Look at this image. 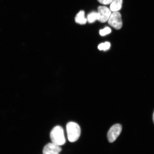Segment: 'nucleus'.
Here are the masks:
<instances>
[{"label": "nucleus", "instance_id": "nucleus-1", "mask_svg": "<svg viewBox=\"0 0 154 154\" xmlns=\"http://www.w3.org/2000/svg\"><path fill=\"white\" fill-rule=\"evenodd\" d=\"M52 143L59 146L63 145L66 142L64 131L62 127L57 126L54 128L50 133Z\"/></svg>", "mask_w": 154, "mask_h": 154}, {"label": "nucleus", "instance_id": "nucleus-2", "mask_svg": "<svg viewBox=\"0 0 154 154\" xmlns=\"http://www.w3.org/2000/svg\"><path fill=\"white\" fill-rule=\"evenodd\" d=\"M67 138L71 142H76L79 138L81 134V128L77 123L70 122L66 125Z\"/></svg>", "mask_w": 154, "mask_h": 154}, {"label": "nucleus", "instance_id": "nucleus-3", "mask_svg": "<svg viewBox=\"0 0 154 154\" xmlns=\"http://www.w3.org/2000/svg\"><path fill=\"white\" fill-rule=\"evenodd\" d=\"M107 21L108 24L116 29H120L122 27V21L121 15L119 11H115L111 13Z\"/></svg>", "mask_w": 154, "mask_h": 154}, {"label": "nucleus", "instance_id": "nucleus-4", "mask_svg": "<svg viewBox=\"0 0 154 154\" xmlns=\"http://www.w3.org/2000/svg\"><path fill=\"white\" fill-rule=\"evenodd\" d=\"M122 130L121 125L119 124L113 125L109 129L107 134L108 140L110 143H112L120 135Z\"/></svg>", "mask_w": 154, "mask_h": 154}, {"label": "nucleus", "instance_id": "nucleus-5", "mask_svg": "<svg viewBox=\"0 0 154 154\" xmlns=\"http://www.w3.org/2000/svg\"><path fill=\"white\" fill-rule=\"evenodd\" d=\"M97 10L99 16L98 20L102 23L106 22L111 14L110 9L106 7L99 6L98 7Z\"/></svg>", "mask_w": 154, "mask_h": 154}, {"label": "nucleus", "instance_id": "nucleus-6", "mask_svg": "<svg viewBox=\"0 0 154 154\" xmlns=\"http://www.w3.org/2000/svg\"><path fill=\"white\" fill-rule=\"evenodd\" d=\"M62 150L60 146L56 145L53 143H50L44 148L43 154H59Z\"/></svg>", "mask_w": 154, "mask_h": 154}, {"label": "nucleus", "instance_id": "nucleus-7", "mask_svg": "<svg viewBox=\"0 0 154 154\" xmlns=\"http://www.w3.org/2000/svg\"><path fill=\"white\" fill-rule=\"evenodd\" d=\"M75 21L77 23L81 25L85 24L87 22V19L85 17V12L83 11H81L77 14Z\"/></svg>", "mask_w": 154, "mask_h": 154}, {"label": "nucleus", "instance_id": "nucleus-8", "mask_svg": "<svg viewBox=\"0 0 154 154\" xmlns=\"http://www.w3.org/2000/svg\"><path fill=\"white\" fill-rule=\"evenodd\" d=\"M123 0H113L111 3L110 9L113 12L118 11L122 8Z\"/></svg>", "mask_w": 154, "mask_h": 154}, {"label": "nucleus", "instance_id": "nucleus-9", "mask_svg": "<svg viewBox=\"0 0 154 154\" xmlns=\"http://www.w3.org/2000/svg\"><path fill=\"white\" fill-rule=\"evenodd\" d=\"M99 14L98 12H92L88 14L87 16V21L88 22L91 23L95 22L96 20H99Z\"/></svg>", "mask_w": 154, "mask_h": 154}, {"label": "nucleus", "instance_id": "nucleus-10", "mask_svg": "<svg viewBox=\"0 0 154 154\" xmlns=\"http://www.w3.org/2000/svg\"><path fill=\"white\" fill-rule=\"evenodd\" d=\"M111 44L109 42H106L104 43L100 44L98 46V49L100 51H107L110 48Z\"/></svg>", "mask_w": 154, "mask_h": 154}, {"label": "nucleus", "instance_id": "nucleus-11", "mask_svg": "<svg viewBox=\"0 0 154 154\" xmlns=\"http://www.w3.org/2000/svg\"><path fill=\"white\" fill-rule=\"evenodd\" d=\"M111 32V29L108 27H106L100 31V34L101 36H104L110 33Z\"/></svg>", "mask_w": 154, "mask_h": 154}, {"label": "nucleus", "instance_id": "nucleus-12", "mask_svg": "<svg viewBox=\"0 0 154 154\" xmlns=\"http://www.w3.org/2000/svg\"><path fill=\"white\" fill-rule=\"evenodd\" d=\"M100 3L104 5H108L110 4L113 0H97Z\"/></svg>", "mask_w": 154, "mask_h": 154}, {"label": "nucleus", "instance_id": "nucleus-13", "mask_svg": "<svg viewBox=\"0 0 154 154\" xmlns=\"http://www.w3.org/2000/svg\"><path fill=\"white\" fill-rule=\"evenodd\" d=\"M153 122H154V112L153 115Z\"/></svg>", "mask_w": 154, "mask_h": 154}]
</instances>
